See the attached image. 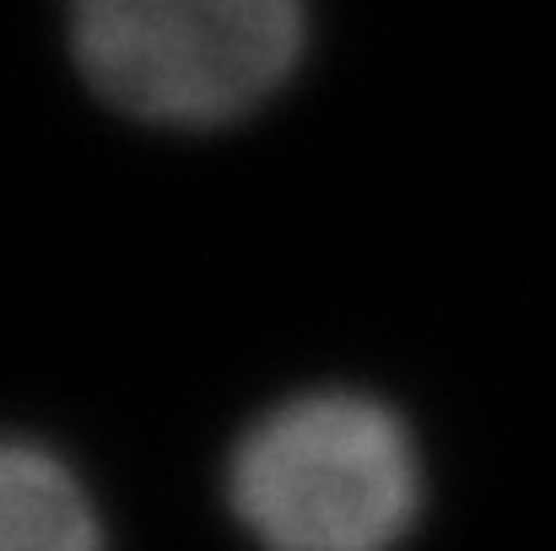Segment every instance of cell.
Returning <instances> with one entry per match:
<instances>
[{
  "mask_svg": "<svg viewBox=\"0 0 556 551\" xmlns=\"http://www.w3.org/2000/svg\"><path fill=\"white\" fill-rule=\"evenodd\" d=\"M227 503L260 551H394L421 509L416 443L368 395H298L238 438Z\"/></svg>",
  "mask_w": 556,
  "mask_h": 551,
  "instance_id": "1",
  "label": "cell"
},
{
  "mask_svg": "<svg viewBox=\"0 0 556 551\" xmlns=\"http://www.w3.org/2000/svg\"><path fill=\"white\" fill-rule=\"evenodd\" d=\"M81 76L114 109L211 130L287 87L308 43L303 0H65Z\"/></svg>",
  "mask_w": 556,
  "mask_h": 551,
  "instance_id": "2",
  "label": "cell"
},
{
  "mask_svg": "<svg viewBox=\"0 0 556 551\" xmlns=\"http://www.w3.org/2000/svg\"><path fill=\"white\" fill-rule=\"evenodd\" d=\"M0 551H103L92 498L43 443H11L0 460Z\"/></svg>",
  "mask_w": 556,
  "mask_h": 551,
  "instance_id": "3",
  "label": "cell"
}]
</instances>
